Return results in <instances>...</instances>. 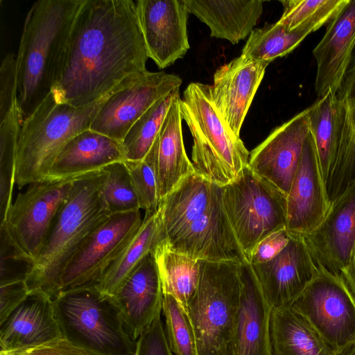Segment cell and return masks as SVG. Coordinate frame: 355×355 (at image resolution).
<instances>
[{
  "mask_svg": "<svg viewBox=\"0 0 355 355\" xmlns=\"http://www.w3.org/2000/svg\"><path fill=\"white\" fill-rule=\"evenodd\" d=\"M182 80L164 71H147L133 84L105 98L89 128L122 143L132 125L156 101L180 89Z\"/></svg>",
  "mask_w": 355,
  "mask_h": 355,
  "instance_id": "cell-14",
  "label": "cell"
},
{
  "mask_svg": "<svg viewBox=\"0 0 355 355\" xmlns=\"http://www.w3.org/2000/svg\"><path fill=\"white\" fill-rule=\"evenodd\" d=\"M199 261L198 285L186 312L197 355H236L241 263Z\"/></svg>",
  "mask_w": 355,
  "mask_h": 355,
  "instance_id": "cell-5",
  "label": "cell"
},
{
  "mask_svg": "<svg viewBox=\"0 0 355 355\" xmlns=\"http://www.w3.org/2000/svg\"><path fill=\"white\" fill-rule=\"evenodd\" d=\"M309 112V107L276 128L250 153L252 171L286 196L310 130Z\"/></svg>",
  "mask_w": 355,
  "mask_h": 355,
  "instance_id": "cell-15",
  "label": "cell"
},
{
  "mask_svg": "<svg viewBox=\"0 0 355 355\" xmlns=\"http://www.w3.org/2000/svg\"><path fill=\"white\" fill-rule=\"evenodd\" d=\"M336 95L348 107L355 131V47L341 86Z\"/></svg>",
  "mask_w": 355,
  "mask_h": 355,
  "instance_id": "cell-42",
  "label": "cell"
},
{
  "mask_svg": "<svg viewBox=\"0 0 355 355\" xmlns=\"http://www.w3.org/2000/svg\"><path fill=\"white\" fill-rule=\"evenodd\" d=\"M350 0H284V10L277 21L288 31L310 34L327 24Z\"/></svg>",
  "mask_w": 355,
  "mask_h": 355,
  "instance_id": "cell-32",
  "label": "cell"
},
{
  "mask_svg": "<svg viewBox=\"0 0 355 355\" xmlns=\"http://www.w3.org/2000/svg\"><path fill=\"white\" fill-rule=\"evenodd\" d=\"M139 21L148 58L160 69L173 64L189 49V10L184 0H137Z\"/></svg>",
  "mask_w": 355,
  "mask_h": 355,
  "instance_id": "cell-16",
  "label": "cell"
},
{
  "mask_svg": "<svg viewBox=\"0 0 355 355\" xmlns=\"http://www.w3.org/2000/svg\"><path fill=\"white\" fill-rule=\"evenodd\" d=\"M272 355H333L309 322L291 306L272 309L270 321Z\"/></svg>",
  "mask_w": 355,
  "mask_h": 355,
  "instance_id": "cell-29",
  "label": "cell"
},
{
  "mask_svg": "<svg viewBox=\"0 0 355 355\" xmlns=\"http://www.w3.org/2000/svg\"><path fill=\"white\" fill-rule=\"evenodd\" d=\"M7 353L9 355H99L64 338L55 339L42 345Z\"/></svg>",
  "mask_w": 355,
  "mask_h": 355,
  "instance_id": "cell-41",
  "label": "cell"
},
{
  "mask_svg": "<svg viewBox=\"0 0 355 355\" xmlns=\"http://www.w3.org/2000/svg\"><path fill=\"white\" fill-rule=\"evenodd\" d=\"M189 12L208 26L211 37L235 44L250 35L263 12L261 0H184Z\"/></svg>",
  "mask_w": 355,
  "mask_h": 355,
  "instance_id": "cell-26",
  "label": "cell"
},
{
  "mask_svg": "<svg viewBox=\"0 0 355 355\" xmlns=\"http://www.w3.org/2000/svg\"><path fill=\"white\" fill-rule=\"evenodd\" d=\"M103 171L101 193L110 215L140 209L125 162L112 163Z\"/></svg>",
  "mask_w": 355,
  "mask_h": 355,
  "instance_id": "cell-34",
  "label": "cell"
},
{
  "mask_svg": "<svg viewBox=\"0 0 355 355\" xmlns=\"http://www.w3.org/2000/svg\"><path fill=\"white\" fill-rule=\"evenodd\" d=\"M135 355H173L159 315L136 341Z\"/></svg>",
  "mask_w": 355,
  "mask_h": 355,
  "instance_id": "cell-38",
  "label": "cell"
},
{
  "mask_svg": "<svg viewBox=\"0 0 355 355\" xmlns=\"http://www.w3.org/2000/svg\"><path fill=\"white\" fill-rule=\"evenodd\" d=\"M223 187L194 172L162 201L165 240L173 251L198 260L248 263L227 216Z\"/></svg>",
  "mask_w": 355,
  "mask_h": 355,
  "instance_id": "cell-2",
  "label": "cell"
},
{
  "mask_svg": "<svg viewBox=\"0 0 355 355\" xmlns=\"http://www.w3.org/2000/svg\"><path fill=\"white\" fill-rule=\"evenodd\" d=\"M157 148V138L144 159L138 161H124L139 208L145 210V215L149 216L155 214L160 206L156 171Z\"/></svg>",
  "mask_w": 355,
  "mask_h": 355,
  "instance_id": "cell-35",
  "label": "cell"
},
{
  "mask_svg": "<svg viewBox=\"0 0 355 355\" xmlns=\"http://www.w3.org/2000/svg\"><path fill=\"white\" fill-rule=\"evenodd\" d=\"M180 108L193 136L195 173L221 187L232 182L248 166L250 153L215 107L209 85L190 83Z\"/></svg>",
  "mask_w": 355,
  "mask_h": 355,
  "instance_id": "cell-6",
  "label": "cell"
},
{
  "mask_svg": "<svg viewBox=\"0 0 355 355\" xmlns=\"http://www.w3.org/2000/svg\"><path fill=\"white\" fill-rule=\"evenodd\" d=\"M109 96L83 107L59 103L51 92L46 97L21 124L15 168L19 189L46 179L62 148L76 135L89 128Z\"/></svg>",
  "mask_w": 355,
  "mask_h": 355,
  "instance_id": "cell-7",
  "label": "cell"
},
{
  "mask_svg": "<svg viewBox=\"0 0 355 355\" xmlns=\"http://www.w3.org/2000/svg\"><path fill=\"white\" fill-rule=\"evenodd\" d=\"M83 176V175H82ZM81 176L33 182L12 202L3 223L11 239L35 261L55 218ZM0 224V225H1Z\"/></svg>",
  "mask_w": 355,
  "mask_h": 355,
  "instance_id": "cell-12",
  "label": "cell"
},
{
  "mask_svg": "<svg viewBox=\"0 0 355 355\" xmlns=\"http://www.w3.org/2000/svg\"><path fill=\"white\" fill-rule=\"evenodd\" d=\"M164 331L173 355H197L195 337L189 318L178 301L164 294Z\"/></svg>",
  "mask_w": 355,
  "mask_h": 355,
  "instance_id": "cell-36",
  "label": "cell"
},
{
  "mask_svg": "<svg viewBox=\"0 0 355 355\" xmlns=\"http://www.w3.org/2000/svg\"><path fill=\"white\" fill-rule=\"evenodd\" d=\"M241 295L236 327V355H272L266 301L249 263L240 265Z\"/></svg>",
  "mask_w": 355,
  "mask_h": 355,
  "instance_id": "cell-24",
  "label": "cell"
},
{
  "mask_svg": "<svg viewBox=\"0 0 355 355\" xmlns=\"http://www.w3.org/2000/svg\"><path fill=\"white\" fill-rule=\"evenodd\" d=\"M143 223L140 209L110 215L61 272L58 294L98 282Z\"/></svg>",
  "mask_w": 355,
  "mask_h": 355,
  "instance_id": "cell-13",
  "label": "cell"
},
{
  "mask_svg": "<svg viewBox=\"0 0 355 355\" xmlns=\"http://www.w3.org/2000/svg\"><path fill=\"white\" fill-rule=\"evenodd\" d=\"M83 0H39L28 10L16 56L23 122L51 92L73 19Z\"/></svg>",
  "mask_w": 355,
  "mask_h": 355,
  "instance_id": "cell-3",
  "label": "cell"
},
{
  "mask_svg": "<svg viewBox=\"0 0 355 355\" xmlns=\"http://www.w3.org/2000/svg\"><path fill=\"white\" fill-rule=\"evenodd\" d=\"M164 239L162 212L159 208L155 214L145 215L139 229L96 282L98 289L114 296L145 257Z\"/></svg>",
  "mask_w": 355,
  "mask_h": 355,
  "instance_id": "cell-28",
  "label": "cell"
},
{
  "mask_svg": "<svg viewBox=\"0 0 355 355\" xmlns=\"http://www.w3.org/2000/svg\"><path fill=\"white\" fill-rule=\"evenodd\" d=\"M180 89L156 101L132 125L122 141L125 161L144 159L155 142L168 111Z\"/></svg>",
  "mask_w": 355,
  "mask_h": 355,
  "instance_id": "cell-31",
  "label": "cell"
},
{
  "mask_svg": "<svg viewBox=\"0 0 355 355\" xmlns=\"http://www.w3.org/2000/svg\"><path fill=\"white\" fill-rule=\"evenodd\" d=\"M60 338L53 300L40 291L30 292L0 324L1 351L6 352L42 345Z\"/></svg>",
  "mask_w": 355,
  "mask_h": 355,
  "instance_id": "cell-23",
  "label": "cell"
},
{
  "mask_svg": "<svg viewBox=\"0 0 355 355\" xmlns=\"http://www.w3.org/2000/svg\"><path fill=\"white\" fill-rule=\"evenodd\" d=\"M225 209L247 260L255 246L270 234L285 229L286 196L245 167L223 187Z\"/></svg>",
  "mask_w": 355,
  "mask_h": 355,
  "instance_id": "cell-9",
  "label": "cell"
},
{
  "mask_svg": "<svg viewBox=\"0 0 355 355\" xmlns=\"http://www.w3.org/2000/svg\"><path fill=\"white\" fill-rule=\"evenodd\" d=\"M53 303L62 338L99 355L135 354L113 296L96 283L61 291Z\"/></svg>",
  "mask_w": 355,
  "mask_h": 355,
  "instance_id": "cell-8",
  "label": "cell"
},
{
  "mask_svg": "<svg viewBox=\"0 0 355 355\" xmlns=\"http://www.w3.org/2000/svg\"><path fill=\"white\" fill-rule=\"evenodd\" d=\"M251 267L272 309L291 306L318 271L302 236L293 234L286 246L275 258Z\"/></svg>",
  "mask_w": 355,
  "mask_h": 355,
  "instance_id": "cell-17",
  "label": "cell"
},
{
  "mask_svg": "<svg viewBox=\"0 0 355 355\" xmlns=\"http://www.w3.org/2000/svg\"><path fill=\"white\" fill-rule=\"evenodd\" d=\"M301 236L316 266L341 276L355 243V182L330 205L317 228Z\"/></svg>",
  "mask_w": 355,
  "mask_h": 355,
  "instance_id": "cell-18",
  "label": "cell"
},
{
  "mask_svg": "<svg viewBox=\"0 0 355 355\" xmlns=\"http://www.w3.org/2000/svg\"><path fill=\"white\" fill-rule=\"evenodd\" d=\"M180 92L175 96L157 137L156 171L160 204L194 173L183 142Z\"/></svg>",
  "mask_w": 355,
  "mask_h": 355,
  "instance_id": "cell-27",
  "label": "cell"
},
{
  "mask_svg": "<svg viewBox=\"0 0 355 355\" xmlns=\"http://www.w3.org/2000/svg\"><path fill=\"white\" fill-rule=\"evenodd\" d=\"M286 228L291 234L299 235L308 234L317 228L330 207L310 130L286 196Z\"/></svg>",
  "mask_w": 355,
  "mask_h": 355,
  "instance_id": "cell-19",
  "label": "cell"
},
{
  "mask_svg": "<svg viewBox=\"0 0 355 355\" xmlns=\"http://www.w3.org/2000/svg\"><path fill=\"white\" fill-rule=\"evenodd\" d=\"M0 355H9V354L6 352L0 351Z\"/></svg>",
  "mask_w": 355,
  "mask_h": 355,
  "instance_id": "cell-45",
  "label": "cell"
},
{
  "mask_svg": "<svg viewBox=\"0 0 355 355\" xmlns=\"http://www.w3.org/2000/svg\"><path fill=\"white\" fill-rule=\"evenodd\" d=\"M148 58L135 1L83 0L51 93L59 103L89 105L140 79Z\"/></svg>",
  "mask_w": 355,
  "mask_h": 355,
  "instance_id": "cell-1",
  "label": "cell"
},
{
  "mask_svg": "<svg viewBox=\"0 0 355 355\" xmlns=\"http://www.w3.org/2000/svg\"><path fill=\"white\" fill-rule=\"evenodd\" d=\"M341 277L355 299V243L348 264L341 272Z\"/></svg>",
  "mask_w": 355,
  "mask_h": 355,
  "instance_id": "cell-43",
  "label": "cell"
},
{
  "mask_svg": "<svg viewBox=\"0 0 355 355\" xmlns=\"http://www.w3.org/2000/svg\"><path fill=\"white\" fill-rule=\"evenodd\" d=\"M153 251L113 296L125 327L135 341L162 311L164 294Z\"/></svg>",
  "mask_w": 355,
  "mask_h": 355,
  "instance_id": "cell-22",
  "label": "cell"
},
{
  "mask_svg": "<svg viewBox=\"0 0 355 355\" xmlns=\"http://www.w3.org/2000/svg\"><path fill=\"white\" fill-rule=\"evenodd\" d=\"M103 169L78 178L58 212L44 245L26 279L30 292L53 300L60 275L90 235L110 216L101 193Z\"/></svg>",
  "mask_w": 355,
  "mask_h": 355,
  "instance_id": "cell-4",
  "label": "cell"
},
{
  "mask_svg": "<svg viewBox=\"0 0 355 355\" xmlns=\"http://www.w3.org/2000/svg\"><path fill=\"white\" fill-rule=\"evenodd\" d=\"M153 254L163 294L172 295L186 313L198 285L200 261L173 251L165 239L156 246Z\"/></svg>",
  "mask_w": 355,
  "mask_h": 355,
  "instance_id": "cell-30",
  "label": "cell"
},
{
  "mask_svg": "<svg viewBox=\"0 0 355 355\" xmlns=\"http://www.w3.org/2000/svg\"><path fill=\"white\" fill-rule=\"evenodd\" d=\"M0 284L26 281L35 261L11 239L4 224L0 225Z\"/></svg>",
  "mask_w": 355,
  "mask_h": 355,
  "instance_id": "cell-37",
  "label": "cell"
},
{
  "mask_svg": "<svg viewBox=\"0 0 355 355\" xmlns=\"http://www.w3.org/2000/svg\"><path fill=\"white\" fill-rule=\"evenodd\" d=\"M268 63L242 55L218 68L209 85L215 107L231 130L241 129Z\"/></svg>",
  "mask_w": 355,
  "mask_h": 355,
  "instance_id": "cell-20",
  "label": "cell"
},
{
  "mask_svg": "<svg viewBox=\"0 0 355 355\" xmlns=\"http://www.w3.org/2000/svg\"><path fill=\"white\" fill-rule=\"evenodd\" d=\"M337 352L355 343V299L341 276L321 266L291 306Z\"/></svg>",
  "mask_w": 355,
  "mask_h": 355,
  "instance_id": "cell-11",
  "label": "cell"
},
{
  "mask_svg": "<svg viewBox=\"0 0 355 355\" xmlns=\"http://www.w3.org/2000/svg\"><path fill=\"white\" fill-rule=\"evenodd\" d=\"M309 129L330 205L355 182V131L346 104L329 93L310 107Z\"/></svg>",
  "mask_w": 355,
  "mask_h": 355,
  "instance_id": "cell-10",
  "label": "cell"
},
{
  "mask_svg": "<svg viewBox=\"0 0 355 355\" xmlns=\"http://www.w3.org/2000/svg\"><path fill=\"white\" fill-rule=\"evenodd\" d=\"M26 281L0 284V324L27 298Z\"/></svg>",
  "mask_w": 355,
  "mask_h": 355,
  "instance_id": "cell-40",
  "label": "cell"
},
{
  "mask_svg": "<svg viewBox=\"0 0 355 355\" xmlns=\"http://www.w3.org/2000/svg\"><path fill=\"white\" fill-rule=\"evenodd\" d=\"M291 238V234L286 228L270 234L255 246L250 255L248 263L253 266L272 260L286 246Z\"/></svg>",
  "mask_w": 355,
  "mask_h": 355,
  "instance_id": "cell-39",
  "label": "cell"
},
{
  "mask_svg": "<svg viewBox=\"0 0 355 355\" xmlns=\"http://www.w3.org/2000/svg\"><path fill=\"white\" fill-rule=\"evenodd\" d=\"M121 161H125L121 142L88 128L76 135L64 145L46 179L76 178L101 171Z\"/></svg>",
  "mask_w": 355,
  "mask_h": 355,
  "instance_id": "cell-25",
  "label": "cell"
},
{
  "mask_svg": "<svg viewBox=\"0 0 355 355\" xmlns=\"http://www.w3.org/2000/svg\"><path fill=\"white\" fill-rule=\"evenodd\" d=\"M309 35L302 31H288L278 21L266 24L252 31L241 55L269 64L293 51Z\"/></svg>",
  "mask_w": 355,
  "mask_h": 355,
  "instance_id": "cell-33",
  "label": "cell"
},
{
  "mask_svg": "<svg viewBox=\"0 0 355 355\" xmlns=\"http://www.w3.org/2000/svg\"><path fill=\"white\" fill-rule=\"evenodd\" d=\"M333 355H355V343L334 353Z\"/></svg>",
  "mask_w": 355,
  "mask_h": 355,
  "instance_id": "cell-44",
  "label": "cell"
},
{
  "mask_svg": "<svg viewBox=\"0 0 355 355\" xmlns=\"http://www.w3.org/2000/svg\"><path fill=\"white\" fill-rule=\"evenodd\" d=\"M355 47V0L327 24L324 36L313 50L317 71L315 90L318 98L337 94Z\"/></svg>",
  "mask_w": 355,
  "mask_h": 355,
  "instance_id": "cell-21",
  "label": "cell"
}]
</instances>
